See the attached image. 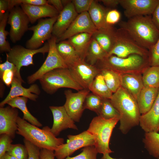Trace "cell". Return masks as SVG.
<instances>
[{
	"instance_id": "obj_32",
	"label": "cell",
	"mask_w": 159,
	"mask_h": 159,
	"mask_svg": "<svg viewBox=\"0 0 159 159\" xmlns=\"http://www.w3.org/2000/svg\"><path fill=\"white\" fill-rule=\"evenodd\" d=\"M143 141L149 154L158 158L159 157V132H145Z\"/></svg>"
},
{
	"instance_id": "obj_4",
	"label": "cell",
	"mask_w": 159,
	"mask_h": 159,
	"mask_svg": "<svg viewBox=\"0 0 159 159\" xmlns=\"http://www.w3.org/2000/svg\"><path fill=\"white\" fill-rule=\"evenodd\" d=\"M99 69H108L120 74L142 73L150 66L148 57L133 54L121 58L115 55H107L98 61L95 65Z\"/></svg>"
},
{
	"instance_id": "obj_24",
	"label": "cell",
	"mask_w": 159,
	"mask_h": 159,
	"mask_svg": "<svg viewBox=\"0 0 159 159\" xmlns=\"http://www.w3.org/2000/svg\"><path fill=\"white\" fill-rule=\"evenodd\" d=\"M108 9L99 3L97 1H93L88 12L97 30L112 29L114 28L113 26H109L106 22L105 17Z\"/></svg>"
},
{
	"instance_id": "obj_48",
	"label": "cell",
	"mask_w": 159,
	"mask_h": 159,
	"mask_svg": "<svg viewBox=\"0 0 159 159\" xmlns=\"http://www.w3.org/2000/svg\"><path fill=\"white\" fill-rule=\"evenodd\" d=\"M54 151L45 149H41L40 151L41 159H54Z\"/></svg>"
},
{
	"instance_id": "obj_19",
	"label": "cell",
	"mask_w": 159,
	"mask_h": 159,
	"mask_svg": "<svg viewBox=\"0 0 159 159\" xmlns=\"http://www.w3.org/2000/svg\"><path fill=\"white\" fill-rule=\"evenodd\" d=\"M53 123L51 131L56 137L63 130L69 128L78 130L74 121L69 115L64 106H50Z\"/></svg>"
},
{
	"instance_id": "obj_49",
	"label": "cell",
	"mask_w": 159,
	"mask_h": 159,
	"mask_svg": "<svg viewBox=\"0 0 159 159\" xmlns=\"http://www.w3.org/2000/svg\"><path fill=\"white\" fill-rule=\"evenodd\" d=\"M48 4L53 6L60 13L63 10L64 6L61 0H48Z\"/></svg>"
},
{
	"instance_id": "obj_30",
	"label": "cell",
	"mask_w": 159,
	"mask_h": 159,
	"mask_svg": "<svg viewBox=\"0 0 159 159\" xmlns=\"http://www.w3.org/2000/svg\"><path fill=\"white\" fill-rule=\"evenodd\" d=\"M88 89L92 93L102 99H110L113 94L108 87L102 76L100 73L95 77Z\"/></svg>"
},
{
	"instance_id": "obj_45",
	"label": "cell",
	"mask_w": 159,
	"mask_h": 159,
	"mask_svg": "<svg viewBox=\"0 0 159 159\" xmlns=\"http://www.w3.org/2000/svg\"><path fill=\"white\" fill-rule=\"evenodd\" d=\"M12 139L10 136L6 134L0 135V157L8 151L12 144Z\"/></svg>"
},
{
	"instance_id": "obj_46",
	"label": "cell",
	"mask_w": 159,
	"mask_h": 159,
	"mask_svg": "<svg viewBox=\"0 0 159 159\" xmlns=\"http://www.w3.org/2000/svg\"><path fill=\"white\" fill-rule=\"evenodd\" d=\"M15 76V73L11 70L4 71L0 75V78L3 82L7 87L11 86Z\"/></svg>"
},
{
	"instance_id": "obj_10",
	"label": "cell",
	"mask_w": 159,
	"mask_h": 159,
	"mask_svg": "<svg viewBox=\"0 0 159 159\" xmlns=\"http://www.w3.org/2000/svg\"><path fill=\"white\" fill-rule=\"evenodd\" d=\"M67 138V143L54 151L57 159H65L80 148L95 145L94 136L87 130L76 135H68Z\"/></svg>"
},
{
	"instance_id": "obj_23",
	"label": "cell",
	"mask_w": 159,
	"mask_h": 159,
	"mask_svg": "<svg viewBox=\"0 0 159 159\" xmlns=\"http://www.w3.org/2000/svg\"><path fill=\"white\" fill-rule=\"evenodd\" d=\"M120 74L121 86L128 91L137 101L144 87L141 73H128Z\"/></svg>"
},
{
	"instance_id": "obj_11",
	"label": "cell",
	"mask_w": 159,
	"mask_h": 159,
	"mask_svg": "<svg viewBox=\"0 0 159 159\" xmlns=\"http://www.w3.org/2000/svg\"><path fill=\"white\" fill-rule=\"evenodd\" d=\"M57 16L41 19L35 25L29 27L28 30L32 31L33 33L31 37L26 42V48L36 49L43 44L44 42L51 38L54 25Z\"/></svg>"
},
{
	"instance_id": "obj_16",
	"label": "cell",
	"mask_w": 159,
	"mask_h": 159,
	"mask_svg": "<svg viewBox=\"0 0 159 159\" xmlns=\"http://www.w3.org/2000/svg\"><path fill=\"white\" fill-rule=\"evenodd\" d=\"M97 29L88 12L78 14L67 30L57 39V43L65 40L75 34L86 32L93 35Z\"/></svg>"
},
{
	"instance_id": "obj_40",
	"label": "cell",
	"mask_w": 159,
	"mask_h": 159,
	"mask_svg": "<svg viewBox=\"0 0 159 159\" xmlns=\"http://www.w3.org/2000/svg\"><path fill=\"white\" fill-rule=\"evenodd\" d=\"M148 61L150 66H159V38L148 50Z\"/></svg>"
},
{
	"instance_id": "obj_33",
	"label": "cell",
	"mask_w": 159,
	"mask_h": 159,
	"mask_svg": "<svg viewBox=\"0 0 159 159\" xmlns=\"http://www.w3.org/2000/svg\"><path fill=\"white\" fill-rule=\"evenodd\" d=\"M144 87L159 88V66H150L142 72Z\"/></svg>"
},
{
	"instance_id": "obj_9",
	"label": "cell",
	"mask_w": 159,
	"mask_h": 159,
	"mask_svg": "<svg viewBox=\"0 0 159 159\" xmlns=\"http://www.w3.org/2000/svg\"><path fill=\"white\" fill-rule=\"evenodd\" d=\"M57 39L56 37L52 36L47 40L49 47L47 57L40 68L36 72L27 77V82L29 84L34 83L45 74L54 69L68 68L57 51Z\"/></svg>"
},
{
	"instance_id": "obj_43",
	"label": "cell",
	"mask_w": 159,
	"mask_h": 159,
	"mask_svg": "<svg viewBox=\"0 0 159 159\" xmlns=\"http://www.w3.org/2000/svg\"><path fill=\"white\" fill-rule=\"evenodd\" d=\"M121 18L120 12L115 9H108L105 15V20L106 24L110 26L119 22Z\"/></svg>"
},
{
	"instance_id": "obj_39",
	"label": "cell",
	"mask_w": 159,
	"mask_h": 159,
	"mask_svg": "<svg viewBox=\"0 0 159 159\" xmlns=\"http://www.w3.org/2000/svg\"><path fill=\"white\" fill-rule=\"evenodd\" d=\"M98 153L94 145L83 148L79 154L73 157H67L65 159H97Z\"/></svg>"
},
{
	"instance_id": "obj_28",
	"label": "cell",
	"mask_w": 159,
	"mask_h": 159,
	"mask_svg": "<svg viewBox=\"0 0 159 159\" xmlns=\"http://www.w3.org/2000/svg\"><path fill=\"white\" fill-rule=\"evenodd\" d=\"M28 100V98L25 97H17L11 100L7 104L13 107L20 110L23 114V118L31 124L39 127L42 126V124L29 111L26 106Z\"/></svg>"
},
{
	"instance_id": "obj_14",
	"label": "cell",
	"mask_w": 159,
	"mask_h": 159,
	"mask_svg": "<svg viewBox=\"0 0 159 159\" xmlns=\"http://www.w3.org/2000/svg\"><path fill=\"white\" fill-rule=\"evenodd\" d=\"M89 89H83L73 92L70 90L64 91L66 100L63 105L67 113L74 121H80L84 110V105L87 96L90 93Z\"/></svg>"
},
{
	"instance_id": "obj_6",
	"label": "cell",
	"mask_w": 159,
	"mask_h": 159,
	"mask_svg": "<svg viewBox=\"0 0 159 159\" xmlns=\"http://www.w3.org/2000/svg\"><path fill=\"white\" fill-rule=\"evenodd\" d=\"M39 80L43 90L50 95L61 88L72 89L77 91L83 89L72 77L68 68L54 69L45 74Z\"/></svg>"
},
{
	"instance_id": "obj_2",
	"label": "cell",
	"mask_w": 159,
	"mask_h": 159,
	"mask_svg": "<svg viewBox=\"0 0 159 159\" xmlns=\"http://www.w3.org/2000/svg\"><path fill=\"white\" fill-rule=\"evenodd\" d=\"M110 100L119 113V129L122 133L126 134L139 125L141 115L137 101L128 91L121 86Z\"/></svg>"
},
{
	"instance_id": "obj_8",
	"label": "cell",
	"mask_w": 159,
	"mask_h": 159,
	"mask_svg": "<svg viewBox=\"0 0 159 159\" xmlns=\"http://www.w3.org/2000/svg\"><path fill=\"white\" fill-rule=\"evenodd\" d=\"M49 47L47 42L45 43L43 47L36 49L25 48L20 45H15L11 48L9 52L6 53V58L9 61L13 63L17 68V73L14 77L23 82H24L20 75L21 68L23 66L34 65L33 59L34 55L41 53L44 56L46 53H48Z\"/></svg>"
},
{
	"instance_id": "obj_54",
	"label": "cell",
	"mask_w": 159,
	"mask_h": 159,
	"mask_svg": "<svg viewBox=\"0 0 159 159\" xmlns=\"http://www.w3.org/2000/svg\"><path fill=\"white\" fill-rule=\"evenodd\" d=\"M100 159H115L111 157L109 155V154L107 153L103 154L102 156Z\"/></svg>"
},
{
	"instance_id": "obj_27",
	"label": "cell",
	"mask_w": 159,
	"mask_h": 159,
	"mask_svg": "<svg viewBox=\"0 0 159 159\" xmlns=\"http://www.w3.org/2000/svg\"><path fill=\"white\" fill-rule=\"evenodd\" d=\"M116 30L115 28L112 29L97 30L92 36V38L108 54L114 44Z\"/></svg>"
},
{
	"instance_id": "obj_31",
	"label": "cell",
	"mask_w": 159,
	"mask_h": 159,
	"mask_svg": "<svg viewBox=\"0 0 159 159\" xmlns=\"http://www.w3.org/2000/svg\"><path fill=\"white\" fill-rule=\"evenodd\" d=\"M107 55L108 54L92 37L88 49L85 61L90 65H95L98 61Z\"/></svg>"
},
{
	"instance_id": "obj_29",
	"label": "cell",
	"mask_w": 159,
	"mask_h": 159,
	"mask_svg": "<svg viewBox=\"0 0 159 159\" xmlns=\"http://www.w3.org/2000/svg\"><path fill=\"white\" fill-rule=\"evenodd\" d=\"M56 48L68 67L81 59L73 47L67 40L57 43Z\"/></svg>"
},
{
	"instance_id": "obj_36",
	"label": "cell",
	"mask_w": 159,
	"mask_h": 159,
	"mask_svg": "<svg viewBox=\"0 0 159 159\" xmlns=\"http://www.w3.org/2000/svg\"><path fill=\"white\" fill-rule=\"evenodd\" d=\"M106 119L117 118L119 119L120 115L117 109L111 103L110 99H103L98 114Z\"/></svg>"
},
{
	"instance_id": "obj_41",
	"label": "cell",
	"mask_w": 159,
	"mask_h": 159,
	"mask_svg": "<svg viewBox=\"0 0 159 159\" xmlns=\"http://www.w3.org/2000/svg\"><path fill=\"white\" fill-rule=\"evenodd\" d=\"M47 4V1L46 0H9L8 11L9 12L14 7L19 6L21 4L39 5Z\"/></svg>"
},
{
	"instance_id": "obj_35",
	"label": "cell",
	"mask_w": 159,
	"mask_h": 159,
	"mask_svg": "<svg viewBox=\"0 0 159 159\" xmlns=\"http://www.w3.org/2000/svg\"><path fill=\"white\" fill-rule=\"evenodd\" d=\"M9 12L7 11L4 14L2 19L0 20V51L8 52L11 49L9 42L6 40V37L9 35V32L5 30L7 23Z\"/></svg>"
},
{
	"instance_id": "obj_18",
	"label": "cell",
	"mask_w": 159,
	"mask_h": 159,
	"mask_svg": "<svg viewBox=\"0 0 159 159\" xmlns=\"http://www.w3.org/2000/svg\"><path fill=\"white\" fill-rule=\"evenodd\" d=\"M19 112L9 105L0 108V135L6 134L14 138L18 129Z\"/></svg>"
},
{
	"instance_id": "obj_53",
	"label": "cell",
	"mask_w": 159,
	"mask_h": 159,
	"mask_svg": "<svg viewBox=\"0 0 159 159\" xmlns=\"http://www.w3.org/2000/svg\"><path fill=\"white\" fill-rule=\"evenodd\" d=\"M0 159H18L14 156L10 155L7 153L2 157H0Z\"/></svg>"
},
{
	"instance_id": "obj_34",
	"label": "cell",
	"mask_w": 159,
	"mask_h": 159,
	"mask_svg": "<svg viewBox=\"0 0 159 159\" xmlns=\"http://www.w3.org/2000/svg\"><path fill=\"white\" fill-rule=\"evenodd\" d=\"M99 70V73L102 76L109 89L113 93L115 92L121 87L120 74L108 69H102Z\"/></svg>"
},
{
	"instance_id": "obj_22",
	"label": "cell",
	"mask_w": 159,
	"mask_h": 159,
	"mask_svg": "<svg viewBox=\"0 0 159 159\" xmlns=\"http://www.w3.org/2000/svg\"><path fill=\"white\" fill-rule=\"evenodd\" d=\"M139 125L145 132H159V89L157 98L150 109L140 117Z\"/></svg>"
},
{
	"instance_id": "obj_47",
	"label": "cell",
	"mask_w": 159,
	"mask_h": 159,
	"mask_svg": "<svg viewBox=\"0 0 159 159\" xmlns=\"http://www.w3.org/2000/svg\"><path fill=\"white\" fill-rule=\"evenodd\" d=\"M7 70H11L13 71L15 73L14 77L15 76L17 72L16 67L6 58V61L5 62L0 64V75L2 74L4 71Z\"/></svg>"
},
{
	"instance_id": "obj_44",
	"label": "cell",
	"mask_w": 159,
	"mask_h": 159,
	"mask_svg": "<svg viewBox=\"0 0 159 159\" xmlns=\"http://www.w3.org/2000/svg\"><path fill=\"white\" fill-rule=\"evenodd\" d=\"M24 142L28 152V159H41L39 148L24 139Z\"/></svg>"
},
{
	"instance_id": "obj_55",
	"label": "cell",
	"mask_w": 159,
	"mask_h": 159,
	"mask_svg": "<svg viewBox=\"0 0 159 159\" xmlns=\"http://www.w3.org/2000/svg\"><path fill=\"white\" fill-rule=\"evenodd\" d=\"M157 159H159V157L158 158H157Z\"/></svg>"
},
{
	"instance_id": "obj_21",
	"label": "cell",
	"mask_w": 159,
	"mask_h": 159,
	"mask_svg": "<svg viewBox=\"0 0 159 159\" xmlns=\"http://www.w3.org/2000/svg\"><path fill=\"white\" fill-rule=\"evenodd\" d=\"M20 6L32 24L43 18L58 16L59 13L53 6L48 4L39 5L21 4Z\"/></svg>"
},
{
	"instance_id": "obj_5",
	"label": "cell",
	"mask_w": 159,
	"mask_h": 159,
	"mask_svg": "<svg viewBox=\"0 0 159 159\" xmlns=\"http://www.w3.org/2000/svg\"><path fill=\"white\" fill-rule=\"evenodd\" d=\"M119 119L114 118L106 119L98 116L93 118L87 131L94 136L95 148L98 153L103 155L113 152L109 144L113 129Z\"/></svg>"
},
{
	"instance_id": "obj_42",
	"label": "cell",
	"mask_w": 159,
	"mask_h": 159,
	"mask_svg": "<svg viewBox=\"0 0 159 159\" xmlns=\"http://www.w3.org/2000/svg\"><path fill=\"white\" fill-rule=\"evenodd\" d=\"M93 0H73L72 1L77 13L79 14L88 12Z\"/></svg>"
},
{
	"instance_id": "obj_7",
	"label": "cell",
	"mask_w": 159,
	"mask_h": 159,
	"mask_svg": "<svg viewBox=\"0 0 159 159\" xmlns=\"http://www.w3.org/2000/svg\"><path fill=\"white\" fill-rule=\"evenodd\" d=\"M137 54L148 57V50L138 44L126 32L119 28L116 29L113 46L108 54L124 58Z\"/></svg>"
},
{
	"instance_id": "obj_50",
	"label": "cell",
	"mask_w": 159,
	"mask_h": 159,
	"mask_svg": "<svg viewBox=\"0 0 159 159\" xmlns=\"http://www.w3.org/2000/svg\"><path fill=\"white\" fill-rule=\"evenodd\" d=\"M9 8V0H0V20H1Z\"/></svg>"
},
{
	"instance_id": "obj_51",
	"label": "cell",
	"mask_w": 159,
	"mask_h": 159,
	"mask_svg": "<svg viewBox=\"0 0 159 159\" xmlns=\"http://www.w3.org/2000/svg\"><path fill=\"white\" fill-rule=\"evenodd\" d=\"M151 16L153 22L159 30V1Z\"/></svg>"
},
{
	"instance_id": "obj_17",
	"label": "cell",
	"mask_w": 159,
	"mask_h": 159,
	"mask_svg": "<svg viewBox=\"0 0 159 159\" xmlns=\"http://www.w3.org/2000/svg\"><path fill=\"white\" fill-rule=\"evenodd\" d=\"M22 81L14 77L8 95L0 103V107H3L7 102L12 99L22 96L36 101L40 93V90L36 84L31 85L29 88H25L21 85Z\"/></svg>"
},
{
	"instance_id": "obj_52",
	"label": "cell",
	"mask_w": 159,
	"mask_h": 159,
	"mask_svg": "<svg viewBox=\"0 0 159 159\" xmlns=\"http://www.w3.org/2000/svg\"><path fill=\"white\" fill-rule=\"evenodd\" d=\"M100 1L105 5L110 7H115L119 5V0H101Z\"/></svg>"
},
{
	"instance_id": "obj_13",
	"label": "cell",
	"mask_w": 159,
	"mask_h": 159,
	"mask_svg": "<svg viewBox=\"0 0 159 159\" xmlns=\"http://www.w3.org/2000/svg\"><path fill=\"white\" fill-rule=\"evenodd\" d=\"M68 68L72 77L83 89H89L90 85L100 72L95 66L90 65L81 59Z\"/></svg>"
},
{
	"instance_id": "obj_15",
	"label": "cell",
	"mask_w": 159,
	"mask_h": 159,
	"mask_svg": "<svg viewBox=\"0 0 159 159\" xmlns=\"http://www.w3.org/2000/svg\"><path fill=\"white\" fill-rule=\"evenodd\" d=\"M159 0H119L128 19L139 16L151 15Z\"/></svg>"
},
{
	"instance_id": "obj_3",
	"label": "cell",
	"mask_w": 159,
	"mask_h": 159,
	"mask_svg": "<svg viewBox=\"0 0 159 159\" xmlns=\"http://www.w3.org/2000/svg\"><path fill=\"white\" fill-rule=\"evenodd\" d=\"M16 134L40 149H45L54 151L64 143V139L57 138L51 132V128L45 126L42 129L31 124L19 117Z\"/></svg>"
},
{
	"instance_id": "obj_26",
	"label": "cell",
	"mask_w": 159,
	"mask_h": 159,
	"mask_svg": "<svg viewBox=\"0 0 159 159\" xmlns=\"http://www.w3.org/2000/svg\"><path fill=\"white\" fill-rule=\"evenodd\" d=\"M92 34L84 32L74 35L67 41L73 47L80 58L85 60Z\"/></svg>"
},
{
	"instance_id": "obj_12",
	"label": "cell",
	"mask_w": 159,
	"mask_h": 159,
	"mask_svg": "<svg viewBox=\"0 0 159 159\" xmlns=\"http://www.w3.org/2000/svg\"><path fill=\"white\" fill-rule=\"evenodd\" d=\"M29 23L28 17L21 7L15 6L9 11L7 23L10 26L9 35L12 42L15 43L21 39L28 30Z\"/></svg>"
},
{
	"instance_id": "obj_37",
	"label": "cell",
	"mask_w": 159,
	"mask_h": 159,
	"mask_svg": "<svg viewBox=\"0 0 159 159\" xmlns=\"http://www.w3.org/2000/svg\"><path fill=\"white\" fill-rule=\"evenodd\" d=\"M102 99L92 93H89L86 96L84 105V109H88L98 114Z\"/></svg>"
},
{
	"instance_id": "obj_38",
	"label": "cell",
	"mask_w": 159,
	"mask_h": 159,
	"mask_svg": "<svg viewBox=\"0 0 159 159\" xmlns=\"http://www.w3.org/2000/svg\"><path fill=\"white\" fill-rule=\"evenodd\" d=\"M18 159H28V154L26 147L21 144H11L6 152Z\"/></svg>"
},
{
	"instance_id": "obj_25",
	"label": "cell",
	"mask_w": 159,
	"mask_h": 159,
	"mask_svg": "<svg viewBox=\"0 0 159 159\" xmlns=\"http://www.w3.org/2000/svg\"><path fill=\"white\" fill-rule=\"evenodd\" d=\"M159 89L143 87L137 101L141 115L147 112L151 108L158 96Z\"/></svg>"
},
{
	"instance_id": "obj_1",
	"label": "cell",
	"mask_w": 159,
	"mask_h": 159,
	"mask_svg": "<svg viewBox=\"0 0 159 159\" xmlns=\"http://www.w3.org/2000/svg\"><path fill=\"white\" fill-rule=\"evenodd\" d=\"M120 28L126 32L138 44L148 50L159 38V30L151 15L139 16L121 21Z\"/></svg>"
},
{
	"instance_id": "obj_20",
	"label": "cell",
	"mask_w": 159,
	"mask_h": 159,
	"mask_svg": "<svg viewBox=\"0 0 159 159\" xmlns=\"http://www.w3.org/2000/svg\"><path fill=\"white\" fill-rule=\"evenodd\" d=\"M78 14L71 1L58 16L53 26L52 35L57 38L59 37L67 30Z\"/></svg>"
}]
</instances>
